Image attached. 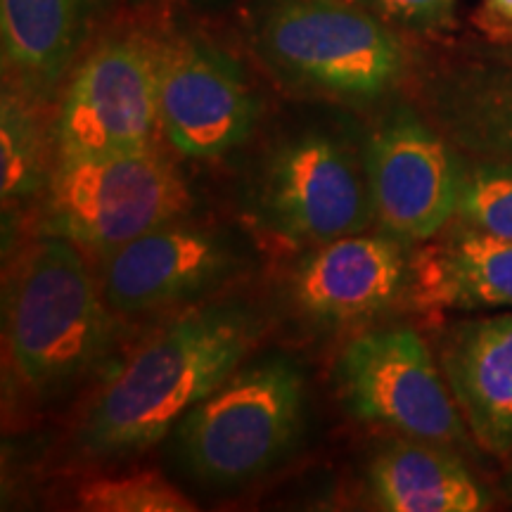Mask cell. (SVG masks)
I'll list each match as a JSON object with an SVG mask.
<instances>
[{
	"label": "cell",
	"mask_w": 512,
	"mask_h": 512,
	"mask_svg": "<svg viewBox=\"0 0 512 512\" xmlns=\"http://www.w3.org/2000/svg\"><path fill=\"white\" fill-rule=\"evenodd\" d=\"M351 3L373 12L401 34L430 36L453 27L458 0H351Z\"/></svg>",
	"instance_id": "obj_21"
},
{
	"label": "cell",
	"mask_w": 512,
	"mask_h": 512,
	"mask_svg": "<svg viewBox=\"0 0 512 512\" xmlns=\"http://www.w3.org/2000/svg\"><path fill=\"white\" fill-rule=\"evenodd\" d=\"M46 107L31 102L15 88L3 86L0 98V197L3 207H15L48 188Z\"/></svg>",
	"instance_id": "obj_18"
},
{
	"label": "cell",
	"mask_w": 512,
	"mask_h": 512,
	"mask_svg": "<svg viewBox=\"0 0 512 512\" xmlns=\"http://www.w3.org/2000/svg\"><path fill=\"white\" fill-rule=\"evenodd\" d=\"M339 399L356 420L399 437L456 448L465 420L444 370L408 325H389L351 339L335 366Z\"/></svg>",
	"instance_id": "obj_8"
},
{
	"label": "cell",
	"mask_w": 512,
	"mask_h": 512,
	"mask_svg": "<svg viewBox=\"0 0 512 512\" xmlns=\"http://www.w3.org/2000/svg\"><path fill=\"white\" fill-rule=\"evenodd\" d=\"M420 98L460 155L512 162V64L491 53L446 64L420 81Z\"/></svg>",
	"instance_id": "obj_15"
},
{
	"label": "cell",
	"mask_w": 512,
	"mask_h": 512,
	"mask_svg": "<svg viewBox=\"0 0 512 512\" xmlns=\"http://www.w3.org/2000/svg\"><path fill=\"white\" fill-rule=\"evenodd\" d=\"M491 55L512 64V38H508V41H498L496 48H491Z\"/></svg>",
	"instance_id": "obj_23"
},
{
	"label": "cell",
	"mask_w": 512,
	"mask_h": 512,
	"mask_svg": "<svg viewBox=\"0 0 512 512\" xmlns=\"http://www.w3.org/2000/svg\"><path fill=\"white\" fill-rule=\"evenodd\" d=\"M456 221L472 233L512 240V162L463 155Z\"/></svg>",
	"instance_id": "obj_19"
},
{
	"label": "cell",
	"mask_w": 512,
	"mask_h": 512,
	"mask_svg": "<svg viewBox=\"0 0 512 512\" xmlns=\"http://www.w3.org/2000/svg\"><path fill=\"white\" fill-rule=\"evenodd\" d=\"M415 297L453 311H512V240L458 228L420 254Z\"/></svg>",
	"instance_id": "obj_17"
},
{
	"label": "cell",
	"mask_w": 512,
	"mask_h": 512,
	"mask_svg": "<svg viewBox=\"0 0 512 512\" xmlns=\"http://www.w3.org/2000/svg\"><path fill=\"white\" fill-rule=\"evenodd\" d=\"M375 221L403 245L430 242L456 221L463 155L411 102H392L366 150Z\"/></svg>",
	"instance_id": "obj_9"
},
{
	"label": "cell",
	"mask_w": 512,
	"mask_h": 512,
	"mask_svg": "<svg viewBox=\"0 0 512 512\" xmlns=\"http://www.w3.org/2000/svg\"><path fill=\"white\" fill-rule=\"evenodd\" d=\"M304 413L302 368L290 356H264L240 366L178 422V456L204 484H245L292 451Z\"/></svg>",
	"instance_id": "obj_4"
},
{
	"label": "cell",
	"mask_w": 512,
	"mask_h": 512,
	"mask_svg": "<svg viewBox=\"0 0 512 512\" xmlns=\"http://www.w3.org/2000/svg\"><path fill=\"white\" fill-rule=\"evenodd\" d=\"M505 460H508V470H505V477H503V489L505 494L512 498V453Z\"/></svg>",
	"instance_id": "obj_24"
},
{
	"label": "cell",
	"mask_w": 512,
	"mask_h": 512,
	"mask_svg": "<svg viewBox=\"0 0 512 512\" xmlns=\"http://www.w3.org/2000/svg\"><path fill=\"white\" fill-rule=\"evenodd\" d=\"M112 12L114 0H0L3 86L48 110Z\"/></svg>",
	"instance_id": "obj_13"
},
{
	"label": "cell",
	"mask_w": 512,
	"mask_h": 512,
	"mask_svg": "<svg viewBox=\"0 0 512 512\" xmlns=\"http://www.w3.org/2000/svg\"><path fill=\"white\" fill-rule=\"evenodd\" d=\"M479 19L482 27L489 29L498 41L512 38V0H484Z\"/></svg>",
	"instance_id": "obj_22"
},
{
	"label": "cell",
	"mask_w": 512,
	"mask_h": 512,
	"mask_svg": "<svg viewBox=\"0 0 512 512\" xmlns=\"http://www.w3.org/2000/svg\"><path fill=\"white\" fill-rule=\"evenodd\" d=\"M441 370L467 430L484 451L512 453V311L453 325L441 344Z\"/></svg>",
	"instance_id": "obj_14"
},
{
	"label": "cell",
	"mask_w": 512,
	"mask_h": 512,
	"mask_svg": "<svg viewBox=\"0 0 512 512\" xmlns=\"http://www.w3.org/2000/svg\"><path fill=\"white\" fill-rule=\"evenodd\" d=\"M254 223L290 247L366 233L375 207L363 157L325 128H304L268 152L254 181Z\"/></svg>",
	"instance_id": "obj_7"
},
{
	"label": "cell",
	"mask_w": 512,
	"mask_h": 512,
	"mask_svg": "<svg viewBox=\"0 0 512 512\" xmlns=\"http://www.w3.org/2000/svg\"><path fill=\"white\" fill-rule=\"evenodd\" d=\"M114 316L81 247L53 233L31 242L5 306L8 356L24 389L41 399L69 392L112 351Z\"/></svg>",
	"instance_id": "obj_3"
},
{
	"label": "cell",
	"mask_w": 512,
	"mask_h": 512,
	"mask_svg": "<svg viewBox=\"0 0 512 512\" xmlns=\"http://www.w3.org/2000/svg\"><path fill=\"white\" fill-rule=\"evenodd\" d=\"M190 207L183 178L152 147L57 157L48 181L46 233L105 254Z\"/></svg>",
	"instance_id": "obj_6"
},
{
	"label": "cell",
	"mask_w": 512,
	"mask_h": 512,
	"mask_svg": "<svg viewBox=\"0 0 512 512\" xmlns=\"http://www.w3.org/2000/svg\"><path fill=\"white\" fill-rule=\"evenodd\" d=\"M261 98L233 53L192 31L162 34L159 131L178 155L219 159L252 136Z\"/></svg>",
	"instance_id": "obj_10"
},
{
	"label": "cell",
	"mask_w": 512,
	"mask_h": 512,
	"mask_svg": "<svg viewBox=\"0 0 512 512\" xmlns=\"http://www.w3.org/2000/svg\"><path fill=\"white\" fill-rule=\"evenodd\" d=\"M411 275L403 242L354 233L309 247L292 273V302L320 325H354L396 302Z\"/></svg>",
	"instance_id": "obj_12"
},
{
	"label": "cell",
	"mask_w": 512,
	"mask_h": 512,
	"mask_svg": "<svg viewBox=\"0 0 512 512\" xmlns=\"http://www.w3.org/2000/svg\"><path fill=\"white\" fill-rule=\"evenodd\" d=\"M76 503L88 512H195L197 505L157 472L98 477L83 482Z\"/></svg>",
	"instance_id": "obj_20"
},
{
	"label": "cell",
	"mask_w": 512,
	"mask_h": 512,
	"mask_svg": "<svg viewBox=\"0 0 512 512\" xmlns=\"http://www.w3.org/2000/svg\"><path fill=\"white\" fill-rule=\"evenodd\" d=\"M245 41L287 91L354 107L394 98L413 74L406 34L351 0H249Z\"/></svg>",
	"instance_id": "obj_2"
},
{
	"label": "cell",
	"mask_w": 512,
	"mask_h": 512,
	"mask_svg": "<svg viewBox=\"0 0 512 512\" xmlns=\"http://www.w3.org/2000/svg\"><path fill=\"white\" fill-rule=\"evenodd\" d=\"M259 330L256 313L238 302L204 304L171 320L95 396L76 434L81 451L131 456L162 441L245 363Z\"/></svg>",
	"instance_id": "obj_1"
},
{
	"label": "cell",
	"mask_w": 512,
	"mask_h": 512,
	"mask_svg": "<svg viewBox=\"0 0 512 512\" xmlns=\"http://www.w3.org/2000/svg\"><path fill=\"white\" fill-rule=\"evenodd\" d=\"M375 505L389 512H479L491 496L453 448L396 437L368 465Z\"/></svg>",
	"instance_id": "obj_16"
},
{
	"label": "cell",
	"mask_w": 512,
	"mask_h": 512,
	"mask_svg": "<svg viewBox=\"0 0 512 512\" xmlns=\"http://www.w3.org/2000/svg\"><path fill=\"white\" fill-rule=\"evenodd\" d=\"M178 3L195 5V8H207V5H219V3H223V0H178Z\"/></svg>",
	"instance_id": "obj_25"
},
{
	"label": "cell",
	"mask_w": 512,
	"mask_h": 512,
	"mask_svg": "<svg viewBox=\"0 0 512 512\" xmlns=\"http://www.w3.org/2000/svg\"><path fill=\"white\" fill-rule=\"evenodd\" d=\"M245 266V252L226 230L176 219L100 254L98 280L117 316H140L202 299Z\"/></svg>",
	"instance_id": "obj_11"
},
{
	"label": "cell",
	"mask_w": 512,
	"mask_h": 512,
	"mask_svg": "<svg viewBox=\"0 0 512 512\" xmlns=\"http://www.w3.org/2000/svg\"><path fill=\"white\" fill-rule=\"evenodd\" d=\"M162 31L110 24L74 64L55 100L57 157L152 147L159 131Z\"/></svg>",
	"instance_id": "obj_5"
}]
</instances>
